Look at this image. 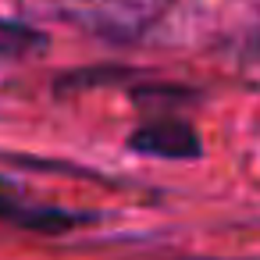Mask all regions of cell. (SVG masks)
Here are the masks:
<instances>
[{
	"instance_id": "cell-1",
	"label": "cell",
	"mask_w": 260,
	"mask_h": 260,
	"mask_svg": "<svg viewBox=\"0 0 260 260\" xmlns=\"http://www.w3.org/2000/svg\"><path fill=\"white\" fill-rule=\"evenodd\" d=\"M175 0H18L32 22H57L100 40H136L153 29Z\"/></svg>"
},
{
	"instance_id": "cell-2",
	"label": "cell",
	"mask_w": 260,
	"mask_h": 260,
	"mask_svg": "<svg viewBox=\"0 0 260 260\" xmlns=\"http://www.w3.org/2000/svg\"><path fill=\"white\" fill-rule=\"evenodd\" d=\"M128 150L143 157H168V160H192L203 150V139L185 121H153L139 125L128 136Z\"/></svg>"
},
{
	"instance_id": "cell-3",
	"label": "cell",
	"mask_w": 260,
	"mask_h": 260,
	"mask_svg": "<svg viewBox=\"0 0 260 260\" xmlns=\"http://www.w3.org/2000/svg\"><path fill=\"white\" fill-rule=\"evenodd\" d=\"M47 47H50L47 32L36 29L32 22L0 18V57H36Z\"/></svg>"
},
{
	"instance_id": "cell-4",
	"label": "cell",
	"mask_w": 260,
	"mask_h": 260,
	"mask_svg": "<svg viewBox=\"0 0 260 260\" xmlns=\"http://www.w3.org/2000/svg\"><path fill=\"white\" fill-rule=\"evenodd\" d=\"M249 57H253V61H260V32L249 40Z\"/></svg>"
}]
</instances>
